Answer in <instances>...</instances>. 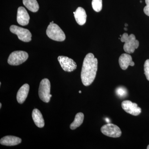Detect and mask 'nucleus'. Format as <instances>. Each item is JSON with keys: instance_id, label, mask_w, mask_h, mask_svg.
Masks as SVG:
<instances>
[{"instance_id": "19", "label": "nucleus", "mask_w": 149, "mask_h": 149, "mask_svg": "<svg viewBox=\"0 0 149 149\" xmlns=\"http://www.w3.org/2000/svg\"><path fill=\"white\" fill-rule=\"evenodd\" d=\"M116 93L120 97H124L127 95V92L125 88L119 87L116 89Z\"/></svg>"}, {"instance_id": "12", "label": "nucleus", "mask_w": 149, "mask_h": 149, "mask_svg": "<svg viewBox=\"0 0 149 149\" xmlns=\"http://www.w3.org/2000/svg\"><path fill=\"white\" fill-rule=\"evenodd\" d=\"M22 142V139L16 136H6L1 139L0 143L3 146H16Z\"/></svg>"}, {"instance_id": "5", "label": "nucleus", "mask_w": 149, "mask_h": 149, "mask_svg": "<svg viewBox=\"0 0 149 149\" xmlns=\"http://www.w3.org/2000/svg\"><path fill=\"white\" fill-rule=\"evenodd\" d=\"M28 57V54L24 51H15L10 55L8 63L11 65H19L26 61Z\"/></svg>"}, {"instance_id": "3", "label": "nucleus", "mask_w": 149, "mask_h": 149, "mask_svg": "<svg viewBox=\"0 0 149 149\" xmlns=\"http://www.w3.org/2000/svg\"><path fill=\"white\" fill-rule=\"evenodd\" d=\"M46 34L49 38L54 41L63 42L65 39L64 32L59 26L55 23L49 24L48 26Z\"/></svg>"}, {"instance_id": "24", "label": "nucleus", "mask_w": 149, "mask_h": 149, "mask_svg": "<svg viewBox=\"0 0 149 149\" xmlns=\"http://www.w3.org/2000/svg\"><path fill=\"white\" fill-rule=\"evenodd\" d=\"M52 23H54V21H52V22H51L49 24H52Z\"/></svg>"}, {"instance_id": "7", "label": "nucleus", "mask_w": 149, "mask_h": 149, "mask_svg": "<svg viewBox=\"0 0 149 149\" xmlns=\"http://www.w3.org/2000/svg\"><path fill=\"white\" fill-rule=\"evenodd\" d=\"M101 131L104 135L111 138H118L122 133L120 128L117 125L110 123L102 126Z\"/></svg>"}, {"instance_id": "9", "label": "nucleus", "mask_w": 149, "mask_h": 149, "mask_svg": "<svg viewBox=\"0 0 149 149\" xmlns=\"http://www.w3.org/2000/svg\"><path fill=\"white\" fill-rule=\"evenodd\" d=\"M123 109L126 112L132 115H139L141 112V108L138 106L137 104L133 103L129 100L124 101L121 103Z\"/></svg>"}, {"instance_id": "17", "label": "nucleus", "mask_w": 149, "mask_h": 149, "mask_svg": "<svg viewBox=\"0 0 149 149\" xmlns=\"http://www.w3.org/2000/svg\"><path fill=\"white\" fill-rule=\"evenodd\" d=\"M84 118V115L83 113L80 112L77 113L75 115L74 121L70 125V129L74 130L79 127L83 123Z\"/></svg>"}, {"instance_id": "4", "label": "nucleus", "mask_w": 149, "mask_h": 149, "mask_svg": "<svg viewBox=\"0 0 149 149\" xmlns=\"http://www.w3.org/2000/svg\"><path fill=\"white\" fill-rule=\"evenodd\" d=\"M51 84L49 80L47 78L42 80L40 83L39 89V95L43 102L48 103L50 100L52 95L50 94Z\"/></svg>"}, {"instance_id": "26", "label": "nucleus", "mask_w": 149, "mask_h": 149, "mask_svg": "<svg viewBox=\"0 0 149 149\" xmlns=\"http://www.w3.org/2000/svg\"><path fill=\"white\" fill-rule=\"evenodd\" d=\"M147 149H149V145L148 146V147H147Z\"/></svg>"}, {"instance_id": "2", "label": "nucleus", "mask_w": 149, "mask_h": 149, "mask_svg": "<svg viewBox=\"0 0 149 149\" xmlns=\"http://www.w3.org/2000/svg\"><path fill=\"white\" fill-rule=\"evenodd\" d=\"M120 41L125 43L123 49L127 53H133L136 49L139 47V41L136 40V37L133 34L128 35L127 33H124L120 37Z\"/></svg>"}, {"instance_id": "29", "label": "nucleus", "mask_w": 149, "mask_h": 149, "mask_svg": "<svg viewBox=\"0 0 149 149\" xmlns=\"http://www.w3.org/2000/svg\"><path fill=\"white\" fill-rule=\"evenodd\" d=\"M140 3H142V1H140Z\"/></svg>"}, {"instance_id": "13", "label": "nucleus", "mask_w": 149, "mask_h": 149, "mask_svg": "<svg viewBox=\"0 0 149 149\" xmlns=\"http://www.w3.org/2000/svg\"><path fill=\"white\" fill-rule=\"evenodd\" d=\"M29 90V86L28 84H25L19 88L17 94V100L19 103L23 104L25 101Z\"/></svg>"}, {"instance_id": "30", "label": "nucleus", "mask_w": 149, "mask_h": 149, "mask_svg": "<svg viewBox=\"0 0 149 149\" xmlns=\"http://www.w3.org/2000/svg\"><path fill=\"white\" fill-rule=\"evenodd\" d=\"M121 36H122V35H120V37H121Z\"/></svg>"}, {"instance_id": "11", "label": "nucleus", "mask_w": 149, "mask_h": 149, "mask_svg": "<svg viewBox=\"0 0 149 149\" xmlns=\"http://www.w3.org/2000/svg\"><path fill=\"white\" fill-rule=\"evenodd\" d=\"M119 65L120 68L123 70H125L129 65L133 66L135 63L132 61V58L130 54H123L119 58Z\"/></svg>"}, {"instance_id": "18", "label": "nucleus", "mask_w": 149, "mask_h": 149, "mask_svg": "<svg viewBox=\"0 0 149 149\" xmlns=\"http://www.w3.org/2000/svg\"><path fill=\"white\" fill-rule=\"evenodd\" d=\"M92 5L93 10L95 11L99 12L102 8V0H93Z\"/></svg>"}, {"instance_id": "16", "label": "nucleus", "mask_w": 149, "mask_h": 149, "mask_svg": "<svg viewBox=\"0 0 149 149\" xmlns=\"http://www.w3.org/2000/svg\"><path fill=\"white\" fill-rule=\"evenodd\" d=\"M24 5L32 12H37L39 9V5L37 0H23Z\"/></svg>"}, {"instance_id": "1", "label": "nucleus", "mask_w": 149, "mask_h": 149, "mask_svg": "<svg viewBox=\"0 0 149 149\" xmlns=\"http://www.w3.org/2000/svg\"><path fill=\"white\" fill-rule=\"evenodd\" d=\"M97 68V59L95 57L93 54H87L83 61L81 72V80L85 86H89L93 83Z\"/></svg>"}, {"instance_id": "15", "label": "nucleus", "mask_w": 149, "mask_h": 149, "mask_svg": "<svg viewBox=\"0 0 149 149\" xmlns=\"http://www.w3.org/2000/svg\"><path fill=\"white\" fill-rule=\"evenodd\" d=\"M32 117L35 125L39 128H43L45 126V120L39 110L35 109L32 113Z\"/></svg>"}, {"instance_id": "23", "label": "nucleus", "mask_w": 149, "mask_h": 149, "mask_svg": "<svg viewBox=\"0 0 149 149\" xmlns=\"http://www.w3.org/2000/svg\"><path fill=\"white\" fill-rule=\"evenodd\" d=\"M1 107H2V104L1 103H0V109H1Z\"/></svg>"}, {"instance_id": "10", "label": "nucleus", "mask_w": 149, "mask_h": 149, "mask_svg": "<svg viewBox=\"0 0 149 149\" xmlns=\"http://www.w3.org/2000/svg\"><path fill=\"white\" fill-rule=\"evenodd\" d=\"M30 17L27 11L23 7H19L17 9V20L19 24L25 26L29 24Z\"/></svg>"}, {"instance_id": "28", "label": "nucleus", "mask_w": 149, "mask_h": 149, "mask_svg": "<svg viewBox=\"0 0 149 149\" xmlns=\"http://www.w3.org/2000/svg\"><path fill=\"white\" fill-rule=\"evenodd\" d=\"M124 29H125V30H127V28H124Z\"/></svg>"}, {"instance_id": "25", "label": "nucleus", "mask_w": 149, "mask_h": 149, "mask_svg": "<svg viewBox=\"0 0 149 149\" xmlns=\"http://www.w3.org/2000/svg\"><path fill=\"white\" fill-rule=\"evenodd\" d=\"M125 27H127V26H128V24H125Z\"/></svg>"}, {"instance_id": "14", "label": "nucleus", "mask_w": 149, "mask_h": 149, "mask_svg": "<svg viewBox=\"0 0 149 149\" xmlns=\"http://www.w3.org/2000/svg\"><path fill=\"white\" fill-rule=\"evenodd\" d=\"M74 17L77 24L80 25H83L85 24L87 19L86 12L83 8H77L75 12H73Z\"/></svg>"}, {"instance_id": "6", "label": "nucleus", "mask_w": 149, "mask_h": 149, "mask_svg": "<svg viewBox=\"0 0 149 149\" xmlns=\"http://www.w3.org/2000/svg\"><path fill=\"white\" fill-rule=\"evenodd\" d=\"M10 30L12 33L17 35L18 39L22 41L27 42L32 40V34L28 29L12 25L10 27Z\"/></svg>"}, {"instance_id": "21", "label": "nucleus", "mask_w": 149, "mask_h": 149, "mask_svg": "<svg viewBox=\"0 0 149 149\" xmlns=\"http://www.w3.org/2000/svg\"><path fill=\"white\" fill-rule=\"evenodd\" d=\"M146 6L144 7V12L147 15L149 16V0H145Z\"/></svg>"}, {"instance_id": "22", "label": "nucleus", "mask_w": 149, "mask_h": 149, "mask_svg": "<svg viewBox=\"0 0 149 149\" xmlns=\"http://www.w3.org/2000/svg\"><path fill=\"white\" fill-rule=\"evenodd\" d=\"M106 121V122L108 123H109L110 122L109 119V118H107L105 119Z\"/></svg>"}, {"instance_id": "27", "label": "nucleus", "mask_w": 149, "mask_h": 149, "mask_svg": "<svg viewBox=\"0 0 149 149\" xmlns=\"http://www.w3.org/2000/svg\"><path fill=\"white\" fill-rule=\"evenodd\" d=\"M79 93H82V92H81V91H79Z\"/></svg>"}, {"instance_id": "20", "label": "nucleus", "mask_w": 149, "mask_h": 149, "mask_svg": "<svg viewBox=\"0 0 149 149\" xmlns=\"http://www.w3.org/2000/svg\"><path fill=\"white\" fill-rule=\"evenodd\" d=\"M144 73L147 80L149 81V59L147 60L144 63Z\"/></svg>"}, {"instance_id": "8", "label": "nucleus", "mask_w": 149, "mask_h": 149, "mask_svg": "<svg viewBox=\"0 0 149 149\" xmlns=\"http://www.w3.org/2000/svg\"><path fill=\"white\" fill-rule=\"evenodd\" d=\"M58 60L65 71L71 72L77 68V64L72 59L65 56H59Z\"/></svg>"}]
</instances>
